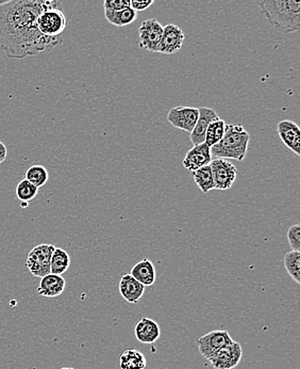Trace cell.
I'll use <instances>...</instances> for the list:
<instances>
[{
    "instance_id": "1",
    "label": "cell",
    "mask_w": 300,
    "mask_h": 369,
    "mask_svg": "<svg viewBox=\"0 0 300 369\" xmlns=\"http://www.w3.org/2000/svg\"><path fill=\"white\" fill-rule=\"evenodd\" d=\"M59 0H11L0 5V51L12 59H23L51 51L62 38H48L38 32L36 19Z\"/></svg>"
},
{
    "instance_id": "2",
    "label": "cell",
    "mask_w": 300,
    "mask_h": 369,
    "mask_svg": "<svg viewBox=\"0 0 300 369\" xmlns=\"http://www.w3.org/2000/svg\"><path fill=\"white\" fill-rule=\"evenodd\" d=\"M255 3L267 23L278 32H299L300 0H255Z\"/></svg>"
},
{
    "instance_id": "3",
    "label": "cell",
    "mask_w": 300,
    "mask_h": 369,
    "mask_svg": "<svg viewBox=\"0 0 300 369\" xmlns=\"http://www.w3.org/2000/svg\"><path fill=\"white\" fill-rule=\"evenodd\" d=\"M250 134L242 125H226L224 137L211 147V154L217 158L243 161L247 155Z\"/></svg>"
},
{
    "instance_id": "4",
    "label": "cell",
    "mask_w": 300,
    "mask_h": 369,
    "mask_svg": "<svg viewBox=\"0 0 300 369\" xmlns=\"http://www.w3.org/2000/svg\"><path fill=\"white\" fill-rule=\"evenodd\" d=\"M67 26V19L60 5L47 8L36 19L38 32L48 38H62Z\"/></svg>"
},
{
    "instance_id": "5",
    "label": "cell",
    "mask_w": 300,
    "mask_h": 369,
    "mask_svg": "<svg viewBox=\"0 0 300 369\" xmlns=\"http://www.w3.org/2000/svg\"><path fill=\"white\" fill-rule=\"evenodd\" d=\"M53 245H38L29 252L27 257L26 267L32 276L43 278L50 274V259L55 251Z\"/></svg>"
},
{
    "instance_id": "6",
    "label": "cell",
    "mask_w": 300,
    "mask_h": 369,
    "mask_svg": "<svg viewBox=\"0 0 300 369\" xmlns=\"http://www.w3.org/2000/svg\"><path fill=\"white\" fill-rule=\"evenodd\" d=\"M212 171L214 189L228 190L234 186L238 176V170L234 163L227 159H213L210 163Z\"/></svg>"
},
{
    "instance_id": "7",
    "label": "cell",
    "mask_w": 300,
    "mask_h": 369,
    "mask_svg": "<svg viewBox=\"0 0 300 369\" xmlns=\"http://www.w3.org/2000/svg\"><path fill=\"white\" fill-rule=\"evenodd\" d=\"M243 349L241 344L232 341V343L221 348L208 361L215 369H232L241 362Z\"/></svg>"
},
{
    "instance_id": "8",
    "label": "cell",
    "mask_w": 300,
    "mask_h": 369,
    "mask_svg": "<svg viewBox=\"0 0 300 369\" xmlns=\"http://www.w3.org/2000/svg\"><path fill=\"white\" fill-rule=\"evenodd\" d=\"M163 36V26L155 19H146L138 29V45L155 53Z\"/></svg>"
},
{
    "instance_id": "9",
    "label": "cell",
    "mask_w": 300,
    "mask_h": 369,
    "mask_svg": "<svg viewBox=\"0 0 300 369\" xmlns=\"http://www.w3.org/2000/svg\"><path fill=\"white\" fill-rule=\"evenodd\" d=\"M234 341L232 336L226 330H214V331L209 332L205 335L198 338L197 344L198 350L200 355H203L205 359H209L212 357L215 353L225 347L228 344Z\"/></svg>"
},
{
    "instance_id": "10",
    "label": "cell",
    "mask_w": 300,
    "mask_h": 369,
    "mask_svg": "<svg viewBox=\"0 0 300 369\" xmlns=\"http://www.w3.org/2000/svg\"><path fill=\"white\" fill-rule=\"evenodd\" d=\"M186 36L180 27L174 24H167L163 27V36L155 53L163 55H174L184 46Z\"/></svg>"
},
{
    "instance_id": "11",
    "label": "cell",
    "mask_w": 300,
    "mask_h": 369,
    "mask_svg": "<svg viewBox=\"0 0 300 369\" xmlns=\"http://www.w3.org/2000/svg\"><path fill=\"white\" fill-rule=\"evenodd\" d=\"M199 110L194 107H184L178 106L169 110L167 115V121L173 125L175 128L184 130V132L191 134L193 128L197 123Z\"/></svg>"
},
{
    "instance_id": "12",
    "label": "cell",
    "mask_w": 300,
    "mask_h": 369,
    "mask_svg": "<svg viewBox=\"0 0 300 369\" xmlns=\"http://www.w3.org/2000/svg\"><path fill=\"white\" fill-rule=\"evenodd\" d=\"M212 154H211V147H208L207 144L203 143L194 145L190 151L186 153L182 165L186 170L190 172L197 170L208 166L213 160Z\"/></svg>"
},
{
    "instance_id": "13",
    "label": "cell",
    "mask_w": 300,
    "mask_h": 369,
    "mask_svg": "<svg viewBox=\"0 0 300 369\" xmlns=\"http://www.w3.org/2000/svg\"><path fill=\"white\" fill-rule=\"evenodd\" d=\"M279 137L288 149L291 150L297 156L300 155V128L291 120H284L277 126Z\"/></svg>"
},
{
    "instance_id": "14",
    "label": "cell",
    "mask_w": 300,
    "mask_h": 369,
    "mask_svg": "<svg viewBox=\"0 0 300 369\" xmlns=\"http://www.w3.org/2000/svg\"><path fill=\"white\" fill-rule=\"evenodd\" d=\"M119 294L130 305H136L145 293V286L140 283L132 274H125L118 284Z\"/></svg>"
},
{
    "instance_id": "15",
    "label": "cell",
    "mask_w": 300,
    "mask_h": 369,
    "mask_svg": "<svg viewBox=\"0 0 300 369\" xmlns=\"http://www.w3.org/2000/svg\"><path fill=\"white\" fill-rule=\"evenodd\" d=\"M198 110H199V115H198L197 123H196L195 128H193L191 134H190L193 145H198V144L205 142V132H207L208 126L212 121L219 118L214 109L200 107Z\"/></svg>"
},
{
    "instance_id": "16",
    "label": "cell",
    "mask_w": 300,
    "mask_h": 369,
    "mask_svg": "<svg viewBox=\"0 0 300 369\" xmlns=\"http://www.w3.org/2000/svg\"><path fill=\"white\" fill-rule=\"evenodd\" d=\"M136 340L142 344H153L161 335L159 324L153 319L144 317L134 328Z\"/></svg>"
},
{
    "instance_id": "17",
    "label": "cell",
    "mask_w": 300,
    "mask_h": 369,
    "mask_svg": "<svg viewBox=\"0 0 300 369\" xmlns=\"http://www.w3.org/2000/svg\"><path fill=\"white\" fill-rule=\"evenodd\" d=\"M65 280L59 274H49L43 276L40 281L38 287V294L42 297L55 298L64 291Z\"/></svg>"
},
{
    "instance_id": "18",
    "label": "cell",
    "mask_w": 300,
    "mask_h": 369,
    "mask_svg": "<svg viewBox=\"0 0 300 369\" xmlns=\"http://www.w3.org/2000/svg\"><path fill=\"white\" fill-rule=\"evenodd\" d=\"M130 274L138 282L143 284L145 287L153 285L155 280H157V272H155V266H153V261L148 259H144L138 261V264H136V266L132 268Z\"/></svg>"
},
{
    "instance_id": "19",
    "label": "cell",
    "mask_w": 300,
    "mask_h": 369,
    "mask_svg": "<svg viewBox=\"0 0 300 369\" xmlns=\"http://www.w3.org/2000/svg\"><path fill=\"white\" fill-rule=\"evenodd\" d=\"M105 17L113 26L125 27L136 22L138 12L130 7L121 11H105Z\"/></svg>"
},
{
    "instance_id": "20",
    "label": "cell",
    "mask_w": 300,
    "mask_h": 369,
    "mask_svg": "<svg viewBox=\"0 0 300 369\" xmlns=\"http://www.w3.org/2000/svg\"><path fill=\"white\" fill-rule=\"evenodd\" d=\"M121 369H145L147 360L144 353L136 349H129L119 357Z\"/></svg>"
},
{
    "instance_id": "21",
    "label": "cell",
    "mask_w": 300,
    "mask_h": 369,
    "mask_svg": "<svg viewBox=\"0 0 300 369\" xmlns=\"http://www.w3.org/2000/svg\"><path fill=\"white\" fill-rule=\"evenodd\" d=\"M71 266V257L65 250L55 248L50 259V274L62 276Z\"/></svg>"
},
{
    "instance_id": "22",
    "label": "cell",
    "mask_w": 300,
    "mask_h": 369,
    "mask_svg": "<svg viewBox=\"0 0 300 369\" xmlns=\"http://www.w3.org/2000/svg\"><path fill=\"white\" fill-rule=\"evenodd\" d=\"M192 176L197 187L203 193H209L211 190H214V180H213L212 171L210 165L193 171Z\"/></svg>"
},
{
    "instance_id": "23",
    "label": "cell",
    "mask_w": 300,
    "mask_h": 369,
    "mask_svg": "<svg viewBox=\"0 0 300 369\" xmlns=\"http://www.w3.org/2000/svg\"><path fill=\"white\" fill-rule=\"evenodd\" d=\"M226 125L225 121L221 118L210 123L205 137V143L207 144L208 147H212L213 145L222 140V138L224 137Z\"/></svg>"
},
{
    "instance_id": "24",
    "label": "cell",
    "mask_w": 300,
    "mask_h": 369,
    "mask_svg": "<svg viewBox=\"0 0 300 369\" xmlns=\"http://www.w3.org/2000/svg\"><path fill=\"white\" fill-rule=\"evenodd\" d=\"M284 267L296 283L300 284V252H288L284 259Z\"/></svg>"
},
{
    "instance_id": "25",
    "label": "cell",
    "mask_w": 300,
    "mask_h": 369,
    "mask_svg": "<svg viewBox=\"0 0 300 369\" xmlns=\"http://www.w3.org/2000/svg\"><path fill=\"white\" fill-rule=\"evenodd\" d=\"M48 178H49V174L45 167L34 165L27 170L26 180L34 184L36 187H43L44 184L48 182Z\"/></svg>"
},
{
    "instance_id": "26",
    "label": "cell",
    "mask_w": 300,
    "mask_h": 369,
    "mask_svg": "<svg viewBox=\"0 0 300 369\" xmlns=\"http://www.w3.org/2000/svg\"><path fill=\"white\" fill-rule=\"evenodd\" d=\"M38 191V188L36 187L32 182H28L26 178L21 180L16 186V189H15L17 199L21 202H27V203L36 197Z\"/></svg>"
},
{
    "instance_id": "27",
    "label": "cell",
    "mask_w": 300,
    "mask_h": 369,
    "mask_svg": "<svg viewBox=\"0 0 300 369\" xmlns=\"http://www.w3.org/2000/svg\"><path fill=\"white\" fill-rule=\"evenodd\" d=\"M288 243L291 246L293 251H300V226L295 224L288 228Z\"/></svg>"
},
{
    "instance_id": "28",
    "label": "cell",
    "mask_w": 300,
    "mask_h": 369,
    "mask_svg": "<svg viewBox=\"0 0 300 369\" xmlns=\"http://www.w3.org/2000/svg\"><path fill=\"white\" fill-rule=\"evenodd\" d=\"M105 11H121L130 8V0H103Z\"/></svg>"
},
{
    "instance_id": "29",
    "label": "cell",
    "mask_w": 300,
    "mask_h": 369,
    "mask_svg": "<svg viewBox=\"0 0 300 369\" xmlns=\"http://www.w3.org/2000/svg\"><path fill=\"white\" fill-rule=\"evenodd\" d=\"M155 1V0H130V7L136 10V12H143L151 7Z\"/></svg>"
},
{
    "instance_id": "30",
    "label": "cell",
    "mask_w": 300,
    "mask_h": 369,
    "mask_svg": "<svg viewBox=\"0 0 300 369\" xmlns=\"http://www.w3.org/2000/svg\"><path fill=\"white\" fill-rule=\"evenodd\" d=\"M8 150L5 144L3 142H0V163H3V161L7 159Z\"/></svg>"
},
{
    "instance_id": "31",
    "label": "cell",
    "mask_w": 300,
    "mask_h": 369,
    "mask_svg": "<svg viewBox=\"0 0 300 369\" xmlns=\"http://www.w3.org/2000/svg\"><path fill=\"white\" fill-rule=\"evenodd\" d=\"M11 0H0V5H3V3H9Z\"/></svg>"
},
{
    "instance_id": "32",
    "label": "cell",
    "mask_w": 300,
    "mask_h": 369,
    "mask_svg": "<svg viewBox=\"0 0 300 369\" xmlns=\"http://www.w3.org/2000/svg\"><path fill=\"white\" fill-rule=\"evenodd\" d=\"M61 369H74V368H71V367H63V368H61Z\"/></svg>"
}]
</instances>
